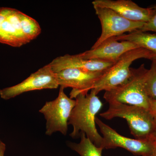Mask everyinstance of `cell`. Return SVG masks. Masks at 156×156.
Returning a JSON list of instances; mask_svg holds the SVG:
<instances>
[{
    "label": "cell",
    "instance_id": "9a60e30c",
    "mask_svg": "<svg viewBox=\"0 0 156 156\" xmlns=\"http://www.w3.org/2000/svg\"><path fill=\"white\" fill-rule=\"evenodd\" d=\"M79 143L69 142V146L81 156H102L103 149L96 146L83 132L81 133Z\"/></svg>",
    "mask_w": 156,
    "mask_h": 156
},
{
    "label": "cell",
    "instance_id": "5bb4252c",
    "mask_svg": "<svg viewBox=\"0 0 156 156\" xmlns=\"http://www.w3.org/2000/svg\"><path fill=\"white\" fill-rule=\"evenodd\" d=\"M119 41H128L144 48L156 55V34L136 30L115 37Z\"/></svg>",
    "mask_w": 156,
    "mask_h": 156
},
{
    "label": "cell",
    "instance_id": "603a6c76",
    "mask_svg": "<svg viewBox=\"0 0 156 156\" xmlns=\"http://www.w3.org/2000/svg\"><path fill=\"white\" fill-rule=\"evenodd\" d=\"M155 60H156V58L155 59H154Z\"/></svg>",
    "mask_w": 156,
    "mask_h": 156
},
{
    "label": "cell",
    "instance_id": "44dd1931",
    "mask_svg": "<svg viewBox=\"0 0 156 156\" xmlns=\"http://www.w3.org/2000/svg\"><path fill=\"white\" fill-rule=\"evenodd\" d=\"M153 142H154L153 148L151 153L149 154L147 156H156V142H154V141H153Z\"/></svg>",
    "mask_w": 156,
    "mask_h": 156
},
{
    "label": "cell",
    "instance_id": "8fae6325",
    "mask_svg": "<svg viewBox=\"0 0 156 156\" xmlns=\"http://www.w3.org/2000/svg\"><path fill=\"white\" fill-rule=\"evenodd\" d=\"M137 48L139 47L131 42L119 41L112 37L104 41L97 48H91L78 55L86 60H99L115 63L123 54Z\"/></svg>",
    "mask_w": 156,
    "mask_h": 156
},
{
    "label": "cell",
    "instance_id": "d6986e66",
    "mask_svg": "<svg viewBox=\"0 0 156 156\" xmlns=\"http://www.w3.org/2000/svg\"><path fill=\"white\" fill-rule=\"evenodd\" d=\"M148 110L153 119L156 127V100L150 98L149 106Z\"/></svg>",
    "mask_w": 156,
    "mask_h": 156
},
{
    "label": "cell",
    "instance_id": "2e32d148",
    "mask_svg": "<svg viewBox=\"0 0 156 156\" xmlns=\"http://www.w3.org/2000/svg\"><path fill=\"white\" fill-rule=\"evenodd\" d=\"M20 18L23 33L30 42L38 36L41 29L37 20L21 11Z\"/></svg>",
    "mask_w": 156,
    "mask_h": 156
},
{
    "label": "cell",
    "instance_id": "277c9868",
    "mask_svg": "<svg viewBox=\"0 0 156 156\" xmlns=\"http://www.w3.org/2000/svg\"><path fill=\"white\" fill-rule=\"evenodd\" d=\"M131 75L127 82L105 91L104 98L108 103L119 102L148 109L150 98L144 88V79L148 69L144 64L131 68Z\"/></svg>",
    "mask_w": 156,
    "mask_h": 156
},
{
    "label": "cell",
    "instance_id": "52a82bcc",
    "mask_svg": "<svg viewBox=\"0 0 156 156\" xmlns=\"http://www.w3.org/2000/svg\"><path fill=\"white\" fill-rule=\"evenodd\" d=\"M103 135V149L121 147L135 156H147L150 154L154 147V142L150 139H132L124 136L102 122L98 118L95 119Z\"/></svg>",
    "mask_w": 156,
    "mask_h": 156
},
{
    "label": "cell",
    "instance_id": "9c48e42d",
    "mask_svg": "<svg viewBox=\"0 0 156 156\" xmlns=\"http://www.w3.org/2000/svg\"><path fill=\"white\" fill-rule=\"evenodd\" d=\"M104 72H88L68 68L55 73L60 87L72 88L70 98L73 99L79 94H87Z\"/></svg>",
    "mask_w": 156,
    "mask_h": 156
},
{
    "label": "cell",
    "instance_id": "3957f363",
    "mask_svg": "<svg viewBox=\"0 0 156 156\" xmlns=\"http://www.w3.org/2000/svg\"><path fill=\"white\" fill-rule=\"evenodd\" d=\"M140 58H147L153 61L156 59V55L150 51L141 48L128 51L104 72L91 90H93L98 94L101 91H109L125 83L131 76L130 66L132 62Z\"/></svg>",
    "mask_w": 156,
    "mask_h": 156
},
{
    "label": "cell",
    "instance_id": "30bf717a",
    "mask_svg": "<svg viewBox=\"0 0 156 156\" xmlns=\"http://www.w3.org/2000/svg\"><path fill=\"white\" fill-rule=\"evenodd\" d=\"M20 12L16 9L0 8V43L14 47L29 43L21 29Z\"/></svg>",
    "mask_w": 156,
    "mask_h": 156
},
{
    "label": "cell",
    "instance_id": "7a4b0ae2",
    "mask_svg": "<svg viewBox=\"0 0 156 156\" xmlns=\"http://www.w3.org/2000/svg\"><path fill=\"white\" fill-rule=\"evenodd\" d=\"M100 115L107 120L115 118L125 119L131 134L136 139H149L151 135L156 131L155 125L148 110L140 107L111 102L107 110Z\"/></svg>",
    "mask_w": 156,
    "mask_h": 156
},
{
    "label": "cell",
    "instance_id": "ba28073f",
    "mask_svg": "<svg viewBox=\"0 0 156 156\" xmlns=\"http://www.w3.org/2000/svg\"><path fill=\"white\" fill-rule=\"evenodd\" d=\"M58 86L56 73L48 64L31 74L20 83L0 89V96L3 99L8 100L24 92L44 89H56Z\"/></svg>",
    "mask_w": 156,
    "mask_h": 156
},
{
    "label": "cell",
    "instance_id": "e0dca14e",
    "mask_svg": "<svg viewBox=\"0 0 156 156\" xmlns=\"http://www.w3.org/2000/svg\"><path fill=\"white\" fill-rule=\"evenodd\" d=\"M151 68L148 69L145 79L144 88L150 99L156 100V61L153 60Z\"/></svg>",
    "mask_w": 156,
    "mask_h": 156
},
{
    "label": "cell",
    "instance_id": "5b68a950",
    "mask_svg": "<svg viewBox=\"0 0 156 156\" xmlns=\"http://www.w3.org/2000/svg\"><path fill=\"white\" fill-rule=\"evenodd\" d=\"M64 89L60 87L58 97L54 100L46 102L39 110L47 121V135H52L57 131L64 135L67 134L69 119L75 105L76 100L68 97Z\"/></svg>",
    "mask_w": 156,
    "mask_h": 156
},
{
    "label": "cell",
    "instance_id": "ffe728a7",
    "mask_svg": "<svg viewBox=\"0 0 156 156\" xmlns=\"http://www.w3.org/2000/svg\"><path fill=\"white\" fill-rule=\"evenodd\" d=\"M5 144L0 140V156H5Z\"/></svg>",
    "mask_w": 156,
    "mask_h": 156
},
{
    "label": "cell",
    "instance_id": "7c38bea8",
    "mask_svg": "<svg viewBox=\"0 0 156 156\" xmlns=\"http://www.w3.org/2000/svg\"><path fill=\"white\" fill-rule=\"evenodd\" d=\"M92 4L111 9L124 18L135 22L146 23L153 13L151 7L142 8L131 0H95Z\"/></svg>",
    "mask_w": 156,
    "mask_h": 156
},
{
    "label": "cell",
    "instance_id": "4fadbf2b",
    "mask_svg": "<svg viewBox=\"0 0 156 156\" xmlns=\"http://www.w3.org/2000/svg\"><path fill=\"white\" fill-rule=\"evenodd\" d=\"M114 63L99 60H86L76 55L66 54L56 57L49 63L54 73L66 69H77L88 72H104Z\"/></svg>",
    "mask_w": 156,
    "mask_h": 156
},
{
    "label": "cell",
    "instance_id": "ac0fdd59",
    "mask_svg": "<svg viewBox=\"0 0 156 156\" xmlns=\"http://www.w3.org/2000/svg\"><path fill=\"white\" fill-rule=\"evenodd\" d=\"M153 10V13L151 19L147 22L144 23L141 29L142 32L152 31L156 33V5L152 6Z\"/></svg>",
    "mask_w": 156,
    "mask_h": 156
},
{
    "label": "cell",
    "instance_id": "6da1fadb",
    "mask_svg": "<svg viewBox=\"0 0 156 156\" xmlns=\"http://www.w3.org/2000/svg\"><path fill=\"white\" fill-rule=\"evenodd\" d=\"M90 91L89 94H80L75 98L76 105L68 122L73 128L70 136L73 138H78L83 132L96 146L102 148L103 137L96 129L95 116L103 104L94 91Z\"/></svg>",
    "mask_w": 156,
    "mask_h": 156
},
{
    "label": "cell",
    "instance_id": "8992f818",
    "mask_svg": "<svg viewBox=\"0 0 156 156\" xmlns=\"http://www.w3.org/2000/svg\"><path fill=\"white\" fill-rule=\"evenodd\" d=\"M93 7L100 20L102 31L92 49L97 48L104 41L109 38L119 36L126 32L140 30L145 23L126 19L108 8L96 6Z\"/></svg>",
    "mask_w": 156,
    "mask_h": 156
},
{
    "label": "cell",
    "instance_id": "7402d4cb",
    "mask_svg": "<svg viewBox=\"0 0 156 156\" xmlns=\"http://www.w3.org/2000/svg\"><path fill=\"white\" fill-rule=\"evenodd\" d=\"M149 139L151 140L152 141L156 142V131H155L151 135Z\"/></svg>",
    "mask_w": 156,
    "mask_h": 156
}]
</instances>
